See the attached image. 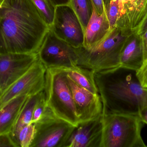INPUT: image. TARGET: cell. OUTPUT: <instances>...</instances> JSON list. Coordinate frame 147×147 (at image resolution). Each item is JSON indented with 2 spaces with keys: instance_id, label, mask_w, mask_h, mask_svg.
<instances>
[{
  "instance_id": "cell-1",
  "label": "cell",
  "mask_w": 147,
  "mask_h": 147,
  "mask_svg": "<svg viewBox=\"0 0 147 147\" xmlns=\"http://www.w3.org/2000/svg\"><path fill=\"white\" fill-rule=\"evenodd\" d=\"M49 28L32 0H2L0 54H38Z\"/></svg>"
},
{
  "instance_id": "cell-2",
  "label": "cell",
  "mask_w": 147,
  "mask_h": 147,
  "mask_svg": "<svg viewBox=\"0 0 147 147\" xmlns=\"http://www.w3.org/2000/svg\"><path fill=\"white\" fill-rule=\"evenodd\" d=\"M94 79L102 104V114H138L147 106V88L126 73V69L94 71Z\"/></svg>"
},
{
  "instance_id": "cell-3",
  "label": "cell",
  "mask_w": 147,
  "mask_h": 147,
  "mask_svg": "<svg viewBox=\"0 0 147 147\" xmlns=\"http://www.w3.org/2000/svg\"><path fill=\"white\" fill-rule=\"evenodd\" d=\"M133 33L131 29L117 25L103 40L92 48L78 47V65L94 71L120 67L122 50Z\"/></svg>"
},
{
  "instance_id": "cell-4",
  "label": "cell",
  "mask_w": 147,
  "mask_h": 147,
  "mask_svg": "<svg viewBox=\"0 0 147 147\" xmlns=\"http://www.w3.org/2000/svg\"><path fill=\"white\" fill-rule=\"evenodd\" d=\"M101 147H147L142 139L143 122L139 115L102 114Z\"/></svg>"
},
{
  "instance_id": "cell-5",
  "label": "cell",
  "mask_w": 147,
  "mask_h": 147,
  "mask_svg": "<svg viewBox=\"0 0 147 147\" xmlns=\"http://www.w3.org/2000/svg\"><path fill=\"white\" fill-rule=\"evenodd\" d=\"M44 90L47 105L55 116L78 126L79 121L64 69H47Z\"/></svg>"
},
{
  "instance_id": "cell-6",
  "label": "cell",
  "mask_w": 147,
  "mask_h": 147,
  "mask_svg": "<svg viewBox=\"0 0 147 147\" xmlns=\"http://www.w3.org/2000/svg\"><path fill=\"white\" fill-rule=\"evenodd\" d=\"M38 55L46 69L78 66V48L58 38L50 28Z\"/></svg>"
},
{
  "instance_id": "cell-7",
  "label": "cell",
  "mask_w": 147,
  "mask_h": 147,
  "mask_svg": "<svg viewBox=\"0 0 147 147\" xmlns=\"http://www.w3.org/2000/svg\"><path fill=\"white\" fill-rule=\"evenodd\" d=\"M50 28L58 38L74 47L83 46L84 31L70 4L56 6L53 24Z\"/></svg>"
},
{
  "instance_id": "cell-8",
  "label": "cell",
  "mask_w": 147,
  "mask_h": 147,
  "mask_svg": "<svg viewBox=\"0 0 147 147\" xmlns=\"http://www.w3.org/2000/svg\"><path fill=\"white\" fill-rule=\"evenodd\" d=\"M46 70L38 59L25 74L3 91L0 97V109L18 96H31L44 90Z\"/></svg>"
},
{
  "instance_id": "cell-9",
  "label": "cell",
  "mask_w": 147,
  "mask_h": 147,
  "mask_svg": "<svg viewBox=\"0 0 147 147\" xmlns=\"http://www.w3.org/2000/svg\"><path fill=\"white\" fill-rule=\"evenodd\" d=\"M34 124L35 134L30 147H65L75 127L56 117Z\"/></svg>"
},
{
  "instance_id": "cell-10",
  "label": "cell",
  "mask_w": 147,
  "mask_h": 147,
  "mask_svg": "<svg viewBox=\"0 0 147 147\" xmlns=\"http://www.w3.org/2000/svg\"><path fill=\"white\" fill-rule=\"evenodd\" d=\"M38 59V54H0V89L5 90L26 73Z\"/></svg>"
},
{
  "instance_id": "cell-11",
  "label": "cell",
  "mask_w": 147,
  "mask_h": 147,
  "mask_svg": "<svg viewBox=\"0 0 147 147\" xmlns=\"http://www.w3.org/2000/svg\"><path fill=\"white\" fill-rule=\"evenodd\" d=\"M67 80L72 93L79 123L94 120L102 115L103 106L99 94H93L78 85L67 75Z\"/></svg>"
},
{
  "instance_id": "cell-12",
  "label": "cell",
  "mask_w": 147,
  "mask_h": 147,
  "mask_svg": "<svg viewBox=\"0 0 147 147\" xmlns=\"http://www.w3.org/2000/svg\"><path fill=\"white\" fill-rule=\"evenodd\" d=\"M102 127V115L94 120L79 123L65 147H101Z\"/></svg>"
},
{
  "instance_id": "cell-13",
  "label": "cell",
  "mask_w": 147,
  "mask_h": 147,
  "mask_svg": "<svg viewBox=\"0 0 147 147\" xmlns=\"http://www.w3.org/2000/svg\"><path fill=\"white\" fill-rule=\"evenodd\" d=\"M91 16L86 28L83 46L89 49L103 40L110 32L109 23L105 11L99 14L94 7Z\"/></svg>"
},
{
  "instance_id": "cell-14",
  "label": "cell",
  "mask_w": 147,
  "mask_h": 147,
  "mask_svg": "<svg viewBox=\"0 0 147 147\" xmlns=\"http://www.w3.org/2000/svg\"><path fill=\"white\" fill-rule=\"evenodd\" d=\"M141 36L133 33L126 41L120 56V67L136 72L144 61Z\"/></svg>"
},
{
  "instance_id": "cell-15",
  "label": "cell",
  "mask_w": 147,
  "mask_h": 147,
  "mask_svg": "<svg viewBox=\"0 0 147 147\" xmlns=\"http://www.w3.org/2000/svg\"><path fill=\"white\" fill-rule=\"evenodd\" d=\"M29 97L18 96L10 100L0 109V134L9 133L11 131Z\"/></svg>"
},
{
  "instance_id": "cell-16",
  "label": "cell",
  "mask_w": 147,
  "mask_h": 147,
  "mask_svg": "<svg viewBox=\"0 0 147 147\" xmlns=\"http://www.w3.org/2000/svg\"><path fill=\"white\" fill-rule=\"evenodd\" d=\"M45 95V90H44L28 98L21 110L15 124L9 133L13 141L19 131L22 128L31 123L35 107Z\"/></svg>"
},
{
  "instance_id": "cell-17",
  "label": "cell",
  "mask_w": 147,
  "mask_h": 147,
  "mask_svg": "<svg viewBox=\"0 0 147 147\" xmlns=\"http://www.w3.org/2000/svg\"><path fill=\"white\" fill-rule=\"evenodd\" d=\"M63 69L67 75L78 85L93 94H99L94 79V71L79 66L74 68Z\"/></svg>"
},
{
  "instance_id": "cell-18",
  "label": "cell",
  "mask_w": 147,
  "mask_h": 147,
  "mask_svg": "<svg viewBox=\"0 0 147 147\" xmlns=\"http://www.w3.org/2000/svg\"><path fill=\"white\" fill-rule=\"evenodd\" d=\"M69 4L79 19L82 26L85 30L92 12L91 0H70Z\"/></svg>"
},
{
  "instance_id": "cell-19",
  "label": "cell",
  "mask_w": 147,
  "mask_h": 147,
  "mask_svg": "<svg viewBox=\"0 0 147 147\" xmlns=\"http://www.w3.org/2000/svg\"><path fill=\"white\" fill-rule=\"evenodd\" d=\"M110 30L116 26L125 14L124 4L122 0H110L105 9Z\"/></svg>"
},
{
  "instance_id": "cell-20",
  "label": "cell",
  "mask_w": 147,
  "mask_h": 147,
  "mask_svg": "<svg viewBox=\"0 0 147 147\" xmlns=\"http://www.w3.org/2000/svg\"><path fill=\"white\" fill-rule=\"evenodd\" d=\"M35 132L34 123H30L21 129L13 140L16 147H30Z\"/></svg>"
},
{
  "instance_id": "cell-21",
  "label": "cell",
  "mask_w": 147,
  "mask_h": 147,
  "mask_svg": "<svg viewBox=\"0 0 147 147\" xmlns=\"http://www.w3.org/2000/svg\"><path fill=\"white\" fill-rule=\"evenodd\" d=\"M55 117L51 110L47 105L45 95L35 107L31 123L42 122Z\"/></svg>"
},
{
  "instance_id": "cell-22",
  "label": "cell",
  "mask_w": 147,
  "mask_h": 147,
  "mask_svg": "<svg viewBox=\"0 0 147 147\" xmlns=\"http://www.w3.org/2000/svg\"><path fill=\"white\" fill-rule=\"evenodd\" d=\"M34 5L41 14L46 23L51 26L53 24L56 7L50 0H32Z\"/></svg>"
},
{
  "instance_id": "cell-23",
  "label": "cell",
  "mask_w": 147,
  "mask_h": 147,
  "mask_svg": "<svg viewBox=\"0 0 147 147\" xmlns=\"http://www.w3.org/2000/svg\"><path fill=\"white\" fill-rule=\"evenodd\" d=\"M136 77L142 87L147 88V58L144 60L140 69L136 71Z\"/></svg>"
},
{
  "instance_id": "cell-24",
  "label": "cell",
  "mask_w": 147,
  "mask_h": 147,
  "mask_svg": "<svg viewBox=\"0 0 147 147\" xmlns=\"http://www.w3.org/2000/svg\"><path fill=\"white\" fill-rule=\"evenodd\" d=\"M147 30V9L146 14L144 15L138 25L135 28L133 32L136 35H142Z\"/></svg>"
},
{
  "instance_id": "cell-25",
  "label": "cell",
  "mask_w": 147,
  "mask_h": 147,
  "mask_svg": "<svg viewBox=\"0 0 147 147\" xmlns=\"http://www.w3.org/2000/svg\"><path fill=\"white\" fill-rule=\"evenodd\" d=\"M16 147L9 133L0 134V147Z\"/></svg>"
},
{
  "instance_id": "cell-26",
  "label": "cell",
  "mask_w": 147,
  "mask_h": 147,
  "mask_svg": "<svg viewBox=\"0 0 147 147\" xmlns=\"http://www.w3.org/2000/svg\"><path fill=\"white\" fill-rule=\"evenodd\" d=\"M96 11L99 14H102L105 11L103 0H91Z\"/></svg>"
},
{
  "instance_id": "cell-27",
  "label": "cell",
  "mask_w": 147,
  "mask_h": 147,
  "mask_svg": "<svg viewBox=\"0 0 147 147\" xmlns=\"http://www.w3.org/2000/svg\"><path fill=\"white\" fill-rule=\"evenodd\" d=\"M141 38L143 46L144 58L145 60L147 58V30L142 35H141Z\"/></svg>"
},
{
  "instance_id": "cell-28",
  "label": "cell",
  "mask_w": 147,
  "mask_h": 147,
  "mask_svg": "<svg viewBox=\"0 0 147 147\" xmlns=\"http://www.w3.org/2000/svg\"><path fill=\"white\" fill-rule=\"evenodd\" d=\"M138 115L143 123L147 124V106L142 109Z\"/></svg>"
},
{
  "instance_id": "cell-29",
  "label": "cell",
  "mask_w": 147,
  "mask_h": 147,
  "mask_svg": "<svg viewBox=\"0 0 147 147\" xmlns=\"http://www.w3.org/2000/svg\"><path fill=\"white\" fill-rule=\"evenodd\" d=\"M55 7L58 5L69 4L70 0H50Z\"/></svg>"
},
{
  "instance_id": "cell-30",
  "label": "cell",
  "mask_w": 147,
  "mask_h": 147,
  "mask_svg": "<svg viewBox=\"0 0 147 147\" xmlns=\"http://www.w3.org/2000/svg\"><path fill=\"white\" fill-rule=\"evenodd\" d=\"M103 1L104 4L105 9H106L107 6H108V4H109V2L110 0H103Z\"/></svg>"
},
{
  "instance_id": "cell-31",
  "label": "cell",
  "mask_w": 147,
  "mask_h": 147,
  "mask_svg": "<svg viewBox=\"0 0 147 147\" xmlns=\"http://www.w3.org/2000/svg\"><path fill=\"white\" fill-rule=\"evenodd\" d=\"M122 1L123 3H126L128 2H130L133 1L134 0H122Z\"/></svg>"
},
{
  "instance_id": "cell-32",
  "label": "cell",
  "mask_w": 147,
  "mask_h": 147,
  "mask_svg": "<svg viewBox=\"0 0 147 147\" xmlns=\"http://www.w3.org/2000/svg\"><path fill=\"white\" fill-rule=\"evenodd\" d=\"M3 91L0 89V97H1V96L2 94Z\"/></svg>"
},
{
  "instance_id": "cell-33",
  "label": "cell",
  "mask_w": 147,
  "mask_h": 147,
  "mask_svg": "<svg viewBox=\"0 0 147 147\" xmlns=\"http://www.w3.org/2000/svg\"><path fill=\"white\" fill-rule=\"evenodd\" d=\"M0 1H2V0H0Z\"/></svg>"
},
{
  "instance_id": "cell-34",
  "label": "cell",
  "mask_w": 147,
  "mask_h": 147,
  "mask_svg": "<svg viewBox=\"0 0 147 147\" xmlns=\"http://www.w3.org/2000/svg\"><path fill=\"white\" fill-rule=\"evenodd\" d=\"M1 1H0V3H1Z\"/></svg>"
},
{
  "instance_id": "cell-35",
  "label": "cell",
  "mask_w": 147,
  "mask_h": 147,
  "mask_svg": "<svg viewBox=\"0 0 147 147\" xmlns=\"http://www.w3.org/2000/svg\"></svg>"
}]
</instances>
